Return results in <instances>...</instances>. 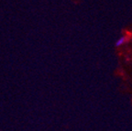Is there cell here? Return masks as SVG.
Returning a JSON list of instances; mask_svg holds the SVG:
<instances>
[{"mask_svg":"<svg viewBox=\"0 0 132 131\" xmlns=\"http://www.w3.org/2000/svg\"><path fill=\"white\" fill-rule=\"evenodd\" d=\"M125 40H126V39L124 37H121L119 39H118L117 42H116V46H120V45H122L124 42H125Z\"/></svg>","mask_w":132,"mask_h":131,"instance_id":"6da1fadb","label":"cell"}]
</instances>
